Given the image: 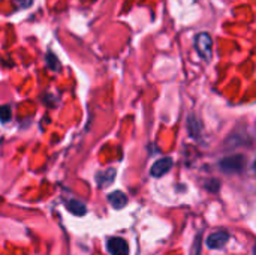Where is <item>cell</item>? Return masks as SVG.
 I'll return each mask as SVG.
<instances>
[{"instance_id": "7", "label": "cell", "mask_w": 256, "mask_h": 255, "mask_svg": "<svg viewBox=\"0 0 256 255\" xmlns=\"http://www.w3.org/2000/svg\"><path fill=\"white\" fill-rule=\"evenodd\" d=\"M114 176H116V171L114 170H105L99 174H96V180H98V185L100 188H105L108 186L112 180H114Z\"/></svg>"}, {"instance_id": "5", "label": "cell", "mask_w": 256, "mask_h": 255, "mask_svg": "<svg viewBox=\"0 0 256 255\" xmlns=\"http://www.w3.org/2000/svg\"><path fill=\"white\" fill-rule=\"evenodd\" d=\"M171 168H172V159H171V158H162V159H159V161H156V162L153 164L150 173H152L153 177H162V176H165Z\"/></svg>"}, {"instance_id": "4", "label": "cell", "mask_w": 256, "mask_h": 255, "mask_svg": "<svg viewBox=\"0 0 256 255\" xmlns=\"http://www.w3.org/2000/svg\"><path fill=\"white\" fill-rule=\"evenodd\" d=\"M228 239H230V234L226 231H216L207 237L206 243L210 249H219V248H224L226 245Z\"/></svg>"}, {"instance_id": "2", "label": "cell", "mask_w": 256, "mask_h": 255, "mask_svg": "<svg viewBox=\"0 0 256 255\" xmlns=\"http://www.w3.org/2000/svg\"><path fill=\"white\" fill-rule=\"evenodd\" d=\"M244 165H246V159L240 155L225 158L224 161L219 162V167L224 173H240L244 170Z\"/></svg>"}, {"instance_id": "1", "label": "cell", "mask_w": 256, "mask_h": 255, "mask_svg": "<svg viewBox=\"0 0 256 255\" xmlns=\"http://www.w3.org/2000/svg\"><path fill=\"white\" fill-rule=\"evenodd\" d=\"M212 47H213V41L212 36L206 32L198 33L195 38V48L198 51V54L204 59V60H210L212 59Z\"/></svg>"}, {"instance_id": "9", "label": "cell", "mask_w": 256, "mask_h": 255, "mask_svg": "<svg viewBox=\"0 0 256 255\" xmlns=\"http://www.w3.org/2000/svg\"><path fill=\"white\" fill-rule=\"evenodd\" d=\"M46 62H48V66H50L51 69H54V71H58V69H60V63H58V60H57V57H56L54 54L48 53Z\"/></svg>"}, {"instance_id": "10", "label": "cell", "mask_w": 256, "mask_h": 255, "mask_svg": "<svg viewBox=\"0 0 256 255\" xmlns=\"http://www.w3.org/2000/svg\"><path fill=\"white\" fill-rule=\"evenodd\" d=\"M15 2H16V5H18L20 8H22V9H24V8H28V6L33 3V0H15Z\"/></svg>"}, {"instance_id": "3", "label": "cell", "mask_w": 256, "mask_h": 255, "mask_svg": "<svg viewBox=\"0 0 256 255\" xmlns=\"http://www.w3.org/2000/svg\"><path fill=\"white\" fill-rule=\"evenodd\" d=\"M106 249L111 255H129V245L124 239L112 237L106 243Z\"/></svg>"}, {"instance_id": "6", "label": "cell", "mask_w": 256, "mask_h": 255, "mask_svg": "<svg viewBox=\"0 0 256 255\" xmlns=\"http://www.w3.org/2000/svg\"><path fill=\"white\" fill-rule=\"evenodd\" d=\"M108 201L111 203V206H112L114 209H122V207H124V206L128 204L126 195L122 194V192H118V191L110 194V195H108Z\"/></svg>"}, {"instance_id": "8", "label": "cell", "mask_w": 256, "mask_h": 255, "mask_svg": "<svg viewBox=\"0 0 256 255\" xmlns=\"http://www.w3.org/2000/svg\"><path fill=\"white\" fill-rule=\"evenodd\" d=\"M66 207H68V210H69L70 213H74V215H76V216H82V215H86V212H87L86 206H84L81 201H78V200H69V201L66 203Z\"/></svg>"}]
</instances>
